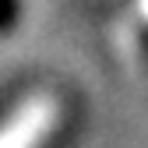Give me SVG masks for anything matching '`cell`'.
<instances>
[{
    "label": "cell",
    "instance_id": "6da1fadb",
    "mask_svg": "<svg viewBox=\"0 0 148 148\" xmlns=\"http://www.w3.org/2000/svg\"><path fill=\"white\" fill-rule=\"evenodd\" d=\"M18 25V0H0V35Z\"/></svg>",
    "mask_w": 148,
    "mask_h": 148
}]
</instances>
